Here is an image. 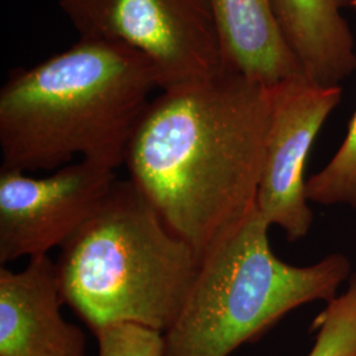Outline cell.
<instances>
[{"mask_svg":"<svg viewBox=\"0 0 356 356\" xmlns=\"http://www.w3.org/2000/svg\"><path fill=\"white\" fill-rule=\"evenodd\" d=\"M351 7L356 10V0ZM306 197L318 204H348L356 209V111L338 151L306 181Z\"/></svg>","mask_w":356,"mask_h":356,"instance_id":"obj_11","label":"cell"},{"mask_svg":"<svg viewBox=\"0 0 356 356\" xmlns=\"http://www.w3.org/2000/svg\"><path fill=\"white\" fill-rule=\"evenodd\" d=\"M269 227L254 206L202 256L177 318L163 334L161 356H229L294 309L337 296L350 260L331 254L312 266H291L272 251Z\"/></svg>","mask_w":356,"mask_h":356,"instance_id":"obj_4","label":"cell"},{"mask_svg":"<svg viewBox=\"0 0 356 356\" xmlns=\"http://www.w3.org/2000/svg\"><path fill=\"white\" fill-rule=\"evenodd\" d=\"M114 169L86 160L48 177L0 169V264L63 248L116 181Z\"/></svg>","mask_w":356,"mask_h":356,"instance_id":"obj_6","label":"cell"},{"mask_svg":"<svg viewBox=\"0 0 356 356\" xmlns=\"http://www.w3.org/2000/svg\"><path fill=\"white\" fill-rule=\"evenodd\" d=\"M202 257L169 229L131 179H116L56 261L64 304L94 334L129 323L164 334Z\"/></svg>","mask_w":356,"mask_h":356,"instance_id":"obj_3","label":"cell"},{"mask_svg":"<svg viewBox=\"0 0 356 356\" xmlns=\"http://www.w3.org/2000/svg\"><path fill=\"white\" fill-rule=\"evenodd\" d=\"M270 113L256 207L289 242L313 225L306 197L305 166L316 138L342 99L341 86H322L305 76L269 88Z\"/></svg>","mask_w":356,"mask_h":356,"instance_id":"obj_7","label":"cell"},{"mask_svg":"<svg viewBox=\"0 0 356 356\" xmlns=\"http://www.w3.org/2000/svg\"><path fill=\"white\" fill-rule=\"evenodd\" d=\"M272 3L306 78L322 86H341L356 70L355 40L343 15L353 0Z\"/></svg>","mask_w":356,"mask_h":356,"instance_id":"obj_10","label":"cell"},{"mask_svg":"<svg viewBox=\"0 0 356 356\" xmlns=\"http://www.w3.org/2000/svg\"><path fill=\"white\" fill-rule=\"evenodd\" d=\"M57 267L48 254L22 270L0 268V356H88L86 335L65 321Z\"/></svg>","mask_w":356,"mask_h":356,"instance_id":"obj_8","label":"cell"},{"mask_svg":"<svg viewBox=\"0 0 356 356\" xmlns=\"http://www.w3.org/2000/svg\"><path fill=\"white\" fill-rule=\"evenodd\" d=\"M313 327L317 335L307 356H356V272L346 292L327 302Z\"/></svg>","mask_w":356,"mask_h":356,"instance_id":"obj_12","label":"cell"},{"mask_svg":"<svg viewBox=\"0 0 356 356\" xmlns=\"http://www.w3.org/2000/svg\"><path fill=\"white\" fill-rule=\"evenodd\" d=\"M58 4L81 38L123 44L144 54L161 90L225 70L207 0H58Z\"/></svg>","mask_w":356,"mask_h":356,"instance_id":"obj_5","label":"cell"},{"mask_svg":"<svg viewBox=\"0 0 356 356\" xmlns=\"http://www.w3.org/2000/svg\"><path fill=\"white\" fill-rule=\"evenodd\" d=\"M225 69L267 88L305 76L272 0H207Z\"/></svg>","mask_w":356,"mask_h":356,"instance_id":"obj_9","label":"cell"},{"mask_svg":"<svg viewBox=\"0 0 356 356\" xmlns=\"http://www.w3.org/2000/svg\"><path fill=\"white\" fill-rule=\"evenodd\" d=\"M269 88L231 70L151 101L128 147L129 179L201 257L256 206Z\"/></svg>","mask_w":356,"mask_h":356,"instance_id":"obj_1","label":"cell"},{"mask_svg":"<svg viewBox=\"0 0 356 356\" xmlns=\"http://www.w3.org/2000/svg\"><path fill=\"white\" fill-rule=\"evenodd\" d=\"M98 356H161L163 334L138 325H114L95 334Z\"/></svg>","mask_w":356,"mask_h":356,"instance_id":"obj_13","label":"cell"},{"mask_svg":"<svg viewBox=\"0 0 356 356\" xmlns=\"http://www.w3.org/2000/svg\"><path fill=\"white\" fill-rule=\"evenodd\" d=\"M156 89L144 54L94 38L15 70L0 90L1 169L57 170L79 156L116 170Z\"/></svg>","mask_w":356,"mask_h":356,"instance_id":"obj_2","label":"cell"}]
</instances>
